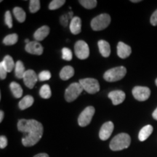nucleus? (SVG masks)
I'll list each match as a JSON object with an SVG mask.
<instances>
[{"instance_id":"nucleus-1","label":"nucleus","mask_w":157,"mask_h":157,"mask_svg":"<svg viewBox=\"0 0 157 157\" xmlns=\"http://www.w3.org/2000/svg\"><path fill=\"white\" fill-rule=\"evenodd\" d=\"M17 129L23 133L22 143L25 147L36 145L42 138L44 132L42 124L35 119H20L17 122Z\"/></svg>"},{"instance_id":"nucleus-2","label":"nucleus","mask_w":157,"mask_h":157,"mask_svg":"<svg viewBox=\"0 0 157 157\" xmlns=\"http://www.w3.org/2000/svg\"><path fill=\"white\" fill-rule=\"evenodd\" d=\"M131 143L130 136L127 133H120L113 137L110 142L109 147L113 151L127 148Z\"/></svg>"},{"instance_id":"nucleus-3","label":"nucleus","mask_w":157,"mask_h":157,"mask_svg":"<svg viewBox=\"0 0 157 157\" xmlns=\"http://www.w3.org/2000/svg\"><path fill=\"white\" fill-rule=\"evenodd\" d=\"M126 68L124 67V66H119V67L111 68V69L105 71V73L103 75V78L105 81L109 82H117L122 79L126 75Z\"/></svg>"},{"instance_id":"nucleus-4","label":"nucleus","mask_w":157,"mask_h":157,"mask_svg":"<svg viewBox=\"0 0 157 157\" xmlns=\"http://www.w3.org/2000/svg\"><path fill=\"white\" fill-rule=\"evenodd\" d=\"M111 23V17L106 13L101 14L92 20L91 25L92 29L94 31H102L106 29Z\"/></svg>"},{"instance_id":"nucleus-5","label":"nucleus","mask_w":157,"mask_h":157,"mask_svg":"<svg viewBox=\"0 0 157 157\" xmlns=\"http://www.w3.org/2000/svg\"><path fill=\"white\" fill-rule=\"evenodd\" d=\"M84 89L82 85L77 82L71 84L65 92V99L67 102H73L82 93Z\"/></svg>"},{"instance_id":"nucleus-6","label":"nucleus","mask_w":157,"mask_h":157,"mask_svg":"<svg viewBox=\"0 0 157 157\" xmlns=\"http://www.w3.org/2000/svg\"><path fill=\"white\" fill-rule=\"evenodd\" d=\"M78 83L82 85L84 90L90 94H95L100 90V84L98 80L93 78H86L80 79Z\"/></svg>"},{"instance_id":"nucleus-7","label":"nucleus","mask_w":157,"mask_h":157,"mask_svg":"<svg viewBox=\"0 0 157 157\" xmlns=\"http://www.w3.org/2000/svg\"><path fill=\"white\" fill-rule=\"evenodd\" d=\"M95 111V108L93 106H88L86 109H84L78 118V125L80 127L87 126L91 122Z\"/></svg>"},{"instance_id":"nucleus-8","label":"nucleus","mask_w":157,"mask_h":157,"mask_svg":"<svg viewBox=\"0 0 157 157\" xmlns=\"http://www.w3.org/2000/svg\"><path fill=\"white\" fill-rule=\"evenodd\" d=\"M74 52L78 59L84 60L89 57L90 50L88 44L83 40H78L74 45Z\"/></svg>"},{"instance_id":"nucleus-9","label":"nucleus","mask_w":157,"mask_h":157,"mask_svg":"<svg viewBox=\"0 0 157 157\" xmlns=\"http://www.w3.org/2000/svg\"><path fill=\"white\" fill-rule=\"evenodd\" d=\"M132 95L137 101H145L148 100L151 95V90L147 87L136 86L132 89Z\"/></svg>"},{"instance_id":"nucleus-10","label":"nucleus","mask_w":157,"mask_h":157,"mask_svg":"<svg viewBox=\"0 0 157 157\" xmlns=\"http://www.w3.org/2000/svg\"><path fill=\"white\" fill-rule=\"evenodd\" d=\"M38 78L39 77L36 75V72L34 70L29 69L25 71L23 79V82H24L25 85L29 88V89H32L34 87L35 84L36 83Z\"/></svg>"},{"instance_id":"nucleus-11","label":"nucleus","mask_w":157,"mask_h":157,"mask_svg":"<svg viewBox=\"0 0 157 157\" xmlns=\"http://www.w3.org/2000/svg\"><path fill=\"white\" fill-rule=\"evenodd\" d=\"M114 125L112 121H107L102 125L99 132V137L102 140H106L112 134Z\"/></svg>"},{"instance_id":"nucleus-12","label":"nucleus","mask_w":157,"mask_h":157,"mask_svg":"<svg viewBox=\"0 0 157 157\" xmlns=\"http://www.w3.org/2000/svg\"><path fill=\"white\" fill-rule=\"evenodd\" d=\"M25 51L29 53L32 55H36V56H40L43 53V50L44 48L39 44V42L36 41H33V42H30L29 44L25 45Z\"/></svg>"},{"instance_id":"nucleus-13","label":"nucleus","mask_w":157,"mask_h":157,"mask_svg":"<svg viewBox=\"0 0 157 157\" xmlns=\"http://www.w3.org/2000/svg\"><path fill=\"white\" fill-rule=\"evenodd\" d=\"M108 97L111 100L113 105H117L121 104L124 101L126 95H125V93L121 90H114V91L109 93Z\"/></svg>"},{"instance_id":"nucleus-14","label":"nucleus","mask_w":157,"mask_h":157,"mask_svg":"<svg viewBox=\"0 0 157 157\" xmlns=\"http://www.w3.org/2000/svg\"><path fill=\"white\" fill-rule=\"evenodd\" d=\"M132 53V49L129 45L122 42H119L117 45V55L120 58L125 59Z\"/></svg>"},{"instance_id":"nucleus-15","label":"nucleus","mask_w":157,"mask_h":157,"mask_svg":"<svg viewBox=\"0 0 157 157\" xmlns=\"http://www.w3.org/2000/svg\"><path fill=\"white\" fill-rule=\"evenodd\" d=\"M50 34V28L48 25H43L37 29L34 34V38L36 42L42 41Z\"/></svg>"},{"instance_id":"nucleus-16","label":"nucleus","mask_w":157,"mask_h":157,"mask_svg":"<svg viewBox=\"0 0 157 157\" xmlns=\"http://www.w3.org/2000/svg\"><path fill=\"white\" fill-rule=\"evenodd\" d=\"M70 30L73 34H78L82 30V21L80 17L77 16L74 17V18L71 20Z\"/></svg>"},{"instance_id":"nucleus-17","label":"nucleus","mask_w":157,"mask_h":157,"mask_svg":"<svg viewBox=\"0 0 157 157\" xmlns=\"http://www.w3.org/2000/svg\"><path fill=\"white\" fill-rule=\"evenodd\" d=\"M99 51L102 55V56L108 58L111 54V47L109 43L105 40H100L98 42Z\"/></svg>"},{"instance_id":"nucleus-18","label":"nucleus","mask_w":157,"mask_h":157,"mask_svg":"<svg viewBox=\"0 0 157 157\" xmlns=\"http://www.w3.org/2000/svg\"><path fill=\"white\" fill-rule=\"evenodd\" d=\"M154 130V128L151 125H146V126L143 127L142 129H140V132L138 135V138L140 141H145L148 137L151 135Z\"/></svg>"},{"instance_id":"nucleus-19","label":"nucleus","mask_w":157,"mask_h":157,"mask_svg":"<svg viewBox=\"0 0 157 157\" xmlns=\"http://www.w3.org/2000/svg\"><path fill=\"white\" fill-rule=\"evenodd\" d=\"M74 75V69L71 66H64L60 72V77L63 80H68Z\"/></svg>"},{"instance_id":"nucleus-20","label":"nucleus","mask_w":157,"mask_h":157,"mask_svg":"<svg viewBox=\"0 0 157 157\" xmlns=\"http://www.w3.org/2000/svg\"><path fill=\"white\" fill-rule=\"evenodd\" d=\"M34 98L31 95H26L19 102V108L21 110H25L31 107L34 104Z\"/></svg>"},{"instance_id":"nucleus-21","label":"nucleus","mask_w":157,"mask_h":157,"mask_svg":"<svg viewBox=\"0 0 157 157\" xmlns=\"http://www.w3.org/2000/svg\"><path fill=\"white\" fill-rule=\"evenodd\" d=\"M1 63L8 73L11 72L14 67H15L14 60H13V58L10 56H6Z\"/></svg>"},{"instance_id":"nucleus-22","label":"nucleus","mask_w":157,"mask_h":157,"mask_svg":"<svg viewBox=\"0 0 157 157\" xmlns=\"http://www.w3.org/2000/svg\"><path fill=\"white\" fill-rule=\"evenodd\" d=\"M10 87L11 92L13 93V96L15 98H20L23 95V90L22 87H21L19 84L17 82H13L10 84Z\"/></svg>"},{"instance_id":"nucleus-23","label":"nucleus","mask_w":157,"mask_h":157,"mask_svg":"<svg viewBox=\"0 0 157 157\" xmlns=\"http://www.w3.org/2000/svg\"><path fill=\"white\" fill-rule=\"evenodd\" d=\"M26 71L25 70L24 65L21 60L16 62L15 67V74L17 78H23Z\"/></svg>"},{"instance_id":"nucleus-24","label":"nucleus","mask_w":157,"mask_h":157,"mask_svg":"<svg viewBox=\"0 0 157 157\" xmlns=\"http://www.w3.org/2000/svg\"><path fill=\"white\" fill-rule=\"evenodd\" d=\"M13 13L15 18L17 19V21L20 23H23L25 21V17H26V15H25V11L23 10L21 7H16L13 9Z\"/></svg>"},{"instance_id":"nucleus-25","label":"nucleus","mask_w":157,"mask_h":157,"mask_svg":"<svg viewBox=\"0 0 157 157\" xmlns=\"http://www.w3.org/2000/svg\"><path fill=\"white\" fill-rule=\"evenodd\" d=\"M39 95H40L41 97L42 98H44V99H48L51 97V89L50 86L48 84H44L42 87L40 88V90H39Z\"/></svg>"},{"instance_id":"nucleus-26","label":"nucleus","mask_w":157,"mask_h":157,"mask_svg":"<svg viewBox=\"0 0 157 157\" xmlns=\"http://www.w3.org/2000/svg\"><path fill=\"white\" fill-rule=\"evenodd\" d=\"M18 36L16 34H11L7 35L3 39V43L5 45H13L17 42Z\"/></svg>"},{"instance_id":"nucleus-27","label":"nucleus","mask_w":157,"mask_h":157,"mask_svg":"<svg viewBox=\"0 0 157 157\" xmlns=\"http://www.w3.org/2000/svg\"><path fill=\"white\" fill-rule=\"evenodd\" d=\"M78 2L81 4L84 8L88 10L95 8L96 6H97L98 3L96 0H80Z\"/></svg>"},{"instance_id":"nucleus-28","label":"nucleus","mask_w":157,"mask_h":157,"mask_svg":"<svg viewBox=\"0 0 157 157\" xmlns=\"http://www.w3.org/2000/svg\"><path fill=\"white\" fill-rule=\"evenodd\" d=\"M66 3L65 0H53L49 5V9L51 10H55L61 7L64 4Z\"/></svg>"},{"instance_id":"nucleus-29","label":"nucleus","mask_w":157,"mask_h":157,"mask_svg":"<svg viewBox=\"0 0 157 157\" xmlns=\"http://www.w3.org/2000/svg\"><path fill=\"white\" fill-rule=\"evenodd\" d=\"M40 9V1L39 0H31L29 5V10L32 13H35L38 12Z\"/></svg>"},{"instance_id":"nucleus-30","label":"nucleus","mask_w":157,"mask_h":157,"mask_svg":"<svg viewBox=\"0 0 157 157\" xmlns=\"http://www.w3.org/2000/svg\"><path fill=\"white\" fill-rule=\"evenodd\" d=\"M72 58H73V56H72L71 50L69 48H63V50H62V58L65 60L69 61V60H72Z\"/></svg>"},{"instance_id":"nucleus-31","label":"nucleus","mask_w":157,"mask_h":157,"mask_svg":"<svg viewBox=\"0 0 157 157\" xmlns=\"http://www.w3.org/2000/svg\"><path fill=\"white\" fill-rule=\"evenodd\" d=\"M38 77L39 80L41 82L48 81L51 78V74L49 71H43L41 73H39Z\"/></svg>"},{"instance_id":"nucleus-32","label":"nucleus","mask_w":157,"mask_h":157,"mask_svg":"<svg viewBox=\"0 0 157 157\" xmlns=\"http://www.w3.org/2000/svg\"><path fill=\"white\" fill-rule=\"evenodd\" d=\"M5 22L9 29H11L13 27V18H12L11 13L10 11H7L5 13Z\"/></svg>"},{"instance_id":"nucleus-33","label":"nucleus","mask_w":157,"mask_h":157,"mask_svg":"<svg viewBox=\"0 0 157 157\" xmlns=\"http://www.w3.org/2000/svg\"><path fill=\"white\" fill-rule=\"evenodd\" d=\"M69 19L71 18L68 14H64L62 16H60V22L64 27H66L68 24V21H69Z\"/></svg>"},{"instance_id":"nucleus-34","label":"nucleus","mask_w":157,"mask_h":157,"mask_svg":"<svg viewBox=\"0 0 157 157\" xmlns=\"http://www.w3.org/2000/svg\"><path fill=\"white\" fill-rule=\"evenodd\" d=\"M7 73H8V72L6 71L5 67L3 66L2 63H0V78H1V79H5L6 76H7Z\"/></svg>"},{"instance_id":"nucleus-35","label":"nucleus","mask_w":157,"mask_h":157,"mask_svg":"<svg viewBox=\"0 0 157 157\" xmlns=\"http://www.w3.org/2000/svg\"><path fill=\"white\" fill-rule=\"evenodd\" d=\"M7 146V139L5 136H3L2 135L0 137V148L2 149L5 148L6 146Z\"/></svg>"},{"instance_id":"nucleus-36","label":"nucleus","mask_w":157,"mask_h":157,"mask_svg":"<svg viewBox=\"0 0 157 157\" xmlns=\"http://www.w3.org/2000/svg\"><path fill=\"white\" fill-rule=\"evenodd\" d=\"M150 22L151 23V25H154V26L157 25V10L152 14L150 19Z\"/></svg>"},{"instance_id":"nucleus-37","label":"nucleus","mask_w":157,"mask_h":157,"mask_svg":"<svg viewBox=\"0 0 157 157\" xmlns=\"http://www.w3.org/2000/svg\"><path fill=\"white\" fill-rule=\"evenodd\" d=\"M34 157H50L49 155L46 153H41V154H38L36 155H35Z\"/></svg>"},{"instance_id":"nucleus-38","label":"nucleus","mask_w":157,"mask_h":157,"mask_svg":"<svg viewBox=\"0 0 157 157\" xmlns=\"http://www.w3.org/2000/svg\"><path fill=\"white\" fill-rule=\"evenodd\" d=\"M152 116H153V118H154V119L157 120V108H156V109L154 111V113H153Z\"/></svg>"},{"instance_id":"nucleus-39","label":"nucleus","mask_w":157,"mask_h":157,"mask_svg":"<svg viewBox=\"0 0 157 157\" xmlns=\"http://www.w3.org/2000/svg\"><path fill=\"white\" fill-rule=\"evenodd\" d=\"M3 118H4V112L2 111H0V122H2L3 120Z\"/></svg>"},{"instance_id":"nucleus-40","label":"nucleus","mask_w":157,"mask_h":157,"mask_svg":"<svg viewBox=\"0 0 157 157\" xmlns=\"http://www.w3.org/2000/svg\"><path fill=\"white\" fill-rule=\"evenodd\" d=\"M131 2H135V3H136V2H141V1H140V0H136V1L132 0V1H131Z\"/></svg>"},{"instance_id":"nucleus-41","label":"nucleus","mask_w":157,"mask_h":157,"mask_svg":"<svg viewBox=\"0 0 157 157\" xmlns=\"http://www.w3.org/2000/svg\"><path fill=\"white\" fill-rule=\"evenodd\" d=\"M25 42L26 43V44H29V43L30 42H29V39H25Z\"/></svg>"},{"instance_id":"nucleus-42","label":"nucleus","mask_w":157,"mask_h":157,"mask_svg":"<svg viewBox=\"0 0 157 157\" xmlns=\"http://www.w3.org/2000/svg\"><path fill=\"white\" fill-rule=\"evenodd\" d=\"M155 82H156V85L157 86V78L156 79V81H155Z\"/></svg>"}]
</instances>
